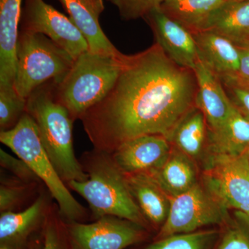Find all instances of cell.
Segmentation results:
<instances>
[{"label": "cell", "instance_id": "36", "mask_svg": "<svg viewBox=\"0 0 249 249\" xmlns=\"http://www.w3.org/2000/svg\"></svg>", "mask_w": 249, "mask_h": 249}, {"label": "cell", "instance_id": "9", "mask_svg": "<svg viewBox=\"0 0 249 249\" xmlns=\"http://www.w3.org/2000/svg\"><path fill=\"white\" fill-rule=\"evenodd\" d=\"M21 18L20 31L47 36L74 60L89 51L86 39L71 19L44 0H25Z\"/></svg>", "mask_w": 249, "mask_h": 249}, {"label": "cell", "instance_id": "4", "mask_svg": "<svg viewBox=\"0 0 249 249\" xmlns=\"http://www.w3.org/2000/svg\"><path fill=\"white\" fill-rule=\"evenodd\" d=\"M88 168L84 181L68 182L88 201L98 218L113 216L142 226L145 217L129 190L125 176L106 152L97 151Z\"/></svg>", "mask_w": 249, "mask_h": 249}, {"label": "cell", "instance_id": "18", "mask_svg": "<svg viewBox=\"0 0 249 249\" xmlns=\"http://www.w3.org/2000/svg\"><path fill=\"white\" fill-rule=\"evenodd\" d=\"M201 31L224 36L237 47L248 43L249 0L224 1L211 15Z\"/></svg>", "mask_w": 249, "mask_h": 249}, {"label": "cell", "instance_id": "33", "mask_svg": "<svg viewBox=\"0 0 249 249\" xmlns=\"http://www.w3.org/2000/svg\"><path fill=\"white\" fill-rule=\"evenodd\" d=\"M240 222L244 223L246 226H247V228L249 229V219H247V218H240Z\"/></svg>", "mask_w": 249, "mask_h": 249}, {"label": "cell", "instance_id": "6", "mask_svg": "<svg viewBox=\"0 0 249 249\" xmlns=\"http://www.w3.org/2000/svg\"><path fill=\"white\" fill-rule=\"evenodd\" d=\"M74 60L47 36L19 31L14 89L27 100L42 85L61 81Z\"/></svg>", "mask_w": 249, "mask_h": 249}, {"label": "cell", "instance_id": "21", "mask_svg": "<svg viewBox=\"0 0 249 249\" xmlns=\"http://www.w3.org/2000/svg\"><path fill=\"white\" fill-rule=\"evenodd\" d=\"M168 140L192 160L202 155L209 140V126L202 111L196 106L192 108L175 126Z\"/></svg>", "mask_w": 249, "mask_h": 249}, {"label": "cell", "instance_id": "27", "mask_svg": "<svg viewBox=\"0 0 249 249\" xmlns=\"http://www.w3.org/2000/svg\"><path fill=\"white\" fill-rule=\"evenodd\" d=\"M220 80L232 104L249 120V85L234 78Z\"/></svg>", "mask_w": 249, "mask_h": 249}, {"label": "cell", "instance_id": "19", "mask_svg": "<svg viewBox=\"0 0 249 249\" xmlns=\"http://www.w3.org/2000/svg\"><path fill=\"white\" fill-rule=\"evenodd\" d=\"M45 199L40 196L20 212L5 211L0 216V243L12 249H20L27 237L42 222L45 213Z\"/></svg>", "mask_w": 249, "mask_h": 249}, {"label": "cell", "instance_id": "17", "mask_svg": "<svg viewBox=\"0 0 249 249\" xmlns=\"http://www.w3.org/2000/svg\"><path fill=\"white\" fill-rule=\"evenodd\" d=\"M124 175L144 217L155 225H163L169 213L170 196L150 174Z\"/></svg>", "mask_w": 249, "mask_h": 249}, {"label": "cell", "instance_id": "32", "mask_svg": "<svg viewBox=\"0 0 249 249\" xmlns=\"http://www.w3.org/2000/svg\"><path fill=\"white\" fill-rule=\"evenodd\" d=\"M237 47L240 52V67L234 79L249 85V42Z\"/></svg>", "mask_w": 249, "mask_h": 249}, {"label": "cell", "instance_id": "28", "mask_svg": "<svg viewBox=\"0 0 249 249\" xmlns=\"http://www.w3.org/2000/svg\"><path fill=\"white\" fill-rule=\"evenodd\" d=\"M217 249H249V229L242 222L231 226Z\"/></svg>", "mask_w": 249, "mask_h": 249}, {"label": "cell", "instance_id": "35", "mask_svg": "<svg viewBox=\"0 0 249 249\" xmlns=\"http://www.w3.org/2000/svg\"><path fill=\"white\" fill-rule=\"evenodd\" d=\"M245 1V0H225V1Z\"/></svg>", "mask_w": 249, "mask_h": 249}, {"label": "cell", "instance_id": "11", "mask_svg": "<svg viewBox=\"0 0 249 249\" xmlns=\"http://www.w3.org/2000/svg\"><path fill=\"white\" fill-rule=\"evenodd\" d=\"M171 150L169 141L163 136L144 134L123 142L111 158L125 175H152L164 164Z\"/></svg>", "mask_w": 249, "mask_h": 249}, {"label": "cell", "instance_id": "24", "mask_svg": "<svg viewBox=\"0 0 249 249\" xmlns=\"http://www.w3.org/2000/svg\"><path fill=\"white\" fill-rule=\"evenodd\" d=\"M215 231L177 234L163 237L144 249H209Z\"/></svg>", "mask_w": 249, "mask_h": 249}, {"label": "cell", "instance_id": "34", "mask_svg": "<svg viewBox=\"0 0 249 249\" xmlns=\"http://www.w3.org/2000/svg\"><path fill=\"white\" fill-rule=\"evenodd\" d=\"M0 249H12L8 248V247H4V246H0Z\"/></svg>", "mask_w": 249, "mask_h": 249}, {"label": "cell", "instance_id": "13", "mask_svg": "<svg viewBox=\"0 0 249 249\" xmlns=\"http://www.w3.org/2000/svg\"><path fill=\"white\" fill-rule=\"evenodd\" d=\"M70 15L73 24L84 36L92 53L120 56L121 52L116 48L103 32L99 17L105 6L103 0H60Z\"/></svg>", "mask_w": 249, "mask_h": 249}, {"label": "cell", "instance_id": "8", "mask_svg": "<svg viewBox=\"0 0 249 249\" xmlns=\"http://www.w3.org/2000/svg\"><path fill=\"white\" fill-rule=\"evenodd\" d=\"M228 211L202 182H197L186 193L170 198L169 213L159 237L190 233L206 226L229 222Z\"/></svg>", "mask_w": 249, "mask_h": 249}, {"label": "cell", "instance_id": "29", "mask_svg": "<svg viewBox=\"0 0 249 249\" xmlns=\"http://www.w3.org/2000/svg\"><path fill=\"white\" fill-rule=\"evenodd\" d=\"M0 162L1 166L11 170L18 178L25 181L36 179L37 176L21 159H16L6 153L3 150H0Z\"/></svg>", "mask_w": 249, "mask_h": 249}, {"label": "cell", "instance_id": "5", "mask_svg": "<svg viewBox=\"0 0 249 249\" xmlns=\"http://www.w3.org/2000/svg\"><path fill=\"white\" fill-rule=\"evenodd\" d=\"M0 141L45 183L62 216L74 222L84 215V208L72 196L54 168L41 142L35 121L27 111L13 128L1 131Z\"/></svg>", "mask_w": 249, "mask_h": 249}, {"label": "cell", "instance_id": "20", "mask_svg": "<svg viewBox=\"0 0 249 249\" xmlns=\"http://www.w3.org/2000/svg\"><path fill=\"white\" fill-rule=\"evenodd\" d=\"M249 149V120L233 105L227 121L215 129H209L206 150L209 153L233 155Z\"/></svg>", "mask_w": 249, "mask_h": 249}, {"label": "cell", "instance_id": "30", "mask_svg": "<svg viewBox=\"0 0 249 249\" xmlns=\"http://www.w3.org/2000/svg\"><path fill=\"white\" fill-rule=\"evenodd\" d=\"M25 188L16 185L1 184L0 188V211H12L23 199Z\"/></svg>", "mask_w": 249, "mask_h": 249}, {"label": "cell", "instance_id": "26", "mask_svg": "<svg viewBox=\"0 0 249 249\" xmlns=\"http://www.w3.org/2000/svg\"><path fill=\"white\" fill-rule=\"evenodd\" d=\"M117 8L123 19L134 20L144 18L152 11L160 9L165 0H107Z\"/></svg>", "mask_w": 249, "mask_h": 249}, {"label": "cell", "instance_id": "12", "mask_svg": "<svg viewBox=\"0 0 249 249\" xmlns=\"http://www.w3.org/2000/svg\"><path fill=\"white\" fill-rule=\"evenodd\" d=\"M151 28L156 43L178 65L193 70L199 54L193 34L157 9L143 18Z\"/></svg>", "mask_w": 249, "mask_h": 249}, {"label": "cell", "instance_id": "1", "mask_svg": "<svg viewBox=\"0 0 249 249\" xmlns=\"http://www.w3.org/2000/svg\"><path fill=\"white\" fill-rule=\"evenodd\" d=\"M195 71L171 60L157 43L124 54L115 84L80 118L97 151L112 153L129 139L157 134L167 139L196 106Z\"/></svg>", "mask_w": 249, "mask_h": 249}, {"label": "cell", "instance_id": "3", "mask_svg": "<svg viewBox=\"0 0 249 249\" xmlns=\"http://www.w3.org/2000/svg\"><path fill=\"white\" fill-rule=\"evenodd\" d=\"M124 54L111 56L85 52L59 83L55 93L73 120L80 119L90 108L107 96L120 73Z\"/></svg>", "mask_w": 249, "mask_h": 249}, {"label": "cell", "instance_id": "22", "mask_svg": "<svg viewBox=\"0 0 249 249\" xmlns=\"http://www.w3.org/2000/svg\"><path fill=\"white\" fill-rule=\"evenodd\" d=\"M151 175L170 198L186 193L198 182L193 160L173 146L164 164Z\"/></svg>", "mask_w": 249, "mask_h": 249}, {"label": "cell", "instance_id": "23", "mask_svg": "<svg viewBox=\"0 0 249 249\" xmlns=\"http://www.w3.org/2000/svg\"><path fill=\"white\" fill-rule=\"evenodd\" d=\"M225 0H165L160 9L192 34L202 30L208 19Z\"/></svg>", "mask_w": 249, "mask_h": 249}, {"label": "cell", "instance_id": "25", "mask_svg": "<svg viewBox=\"0 0 249 249\" xmlns=\"http://www.w3.org/2000/svg\"><path fill=\"white\" fill-rule=\"evenodd\" d=\"M27 100L19 96L14 88H0L1 131L13 128L26 112Z\"/></svg>", "mask_w": 249, "mask_h": 249}, {"label": "cell", "instance_id": "7", "mask_svg": "<svg viewBox=\"0 0 249 249\" xmlns=\"http://www.w3.org/2000/svg\"><path fill=\"white\" fill-rule=\"evenodd\" d=\"M202 183L228 210L249 219V153H209Z\"/></svg>", "mask_w": 249, "mask_h": 249}, {"label": "cell", "instance_id": "16", "mask_svg": "<svg viewBox=\"0 0 249 249\" xmlns=\"http://www.w3.org/2000/svg\"><path fill=\"white\" fill-rule=\"evenodd\" d=\"M193 34L199 58L220 80L234 78L240 67V52L224 36L209 31Z\"/></svg>", "mask_w": 249, "mask_h": 249}, {"label": "cell", "instance_id": "15", "mask_svg": "<svg viewBox=\"0 0 249 249\" xmlns=\"http://www.w3.org/2000/svg\"><path fill=\"white\" fill-rule=\"evenodd\" d=\"M22 0H0V88H14Z\"/></svg>", "mask_w": 249, "mask_h": 249}, {"label": "cell", "instance_id": "31", "mask_svg": "<svg viewBox=\"0 0 249 249\" xmlns=\"http://www.w3.org/2000/svg\"><path fill=\"white\" fill-rule=\"evenodd\" d=\"M42 249H67L58 226L54 221H50L46 227Z\"/></svg>", "mask_w": 249, "mask_h": 249}, {"label": "cell", "instance_id": "14", "mask_svg": "<svg viewBox=\"0 0 249 249\" xmlns=\"http://www.w3.org/2000/svg\"><path fill=\"white\" fill-rule=\"evenodd\" d=\"M193 71L198 84L196 107L204 114L209 129L217 128L227 121L233 104L226 92L222 81L200 58Z\"/></svg>", "mask_w": 249, "mask_h": 249}, {"label": "cell", "instance_id": "10", "mask_svg": "<svg viewBox=\"0 0 249 249\" xmlns=\"http://www.w3.org/2000/svg\"><path fill=\"white\" fill-rule=\"evenodd\" d=\"M142 226L121 218L105 216L91 224L72 222L69 227L71 249H124L143 239Z\"/></svg>", "mask_w": 249, "mask_h": 249}, {"label": "cell", "instance_id": "2", "mask_svg": "<svg viewBox=\"0 0 249 249\" xmlns=\"http://www.w3.org/2000/svg\"><path fill=\"white\" fill-rule=\"evenodd\" d=\"M26 111L37 125L42 145L63 181H84L88 178L73 151L70 111L59 101L55 82L39 87L27 99Z\"/></svg>", "mask_w": 249, "mask_h": 249}]
</instances>
